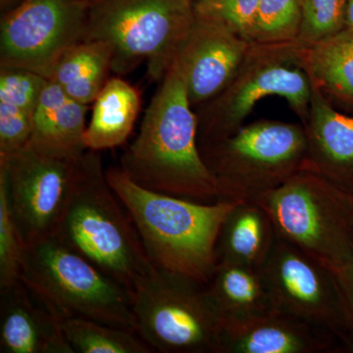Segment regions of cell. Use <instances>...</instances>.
I'll use <instances>...</instances> for the list:
<instances>
[{
  "mask_svg": "<svg viewBox=\"0 0 353 353\" xmlns=\"http://www.w3.org/2000/svg\"><path fill=\"white\" fill-rule=\"evenodd\" d=\"M112 71V51L108 44L83 41L62 55L50 80L74 101L94 103Z\"/></svg>",
  "mask_w": 353,
  "mask_h": 353,
  "instance_id": "44dd1931",
  "label": "cell"
},
{
  "mask_svg": "<svg viewBox=\"0 0 353 353\" xmlns=\"http://www.w3.org/2000/svg\"><path fill=\"white\" fill-rule=\"evenodd\" d=\"M205 288L223 321L243 319L275 308L262 269L217 261Z\"/></svg>",
  "mask_w": 353,
  "mask_h": 353,
  "instance_id": "d6986e66",
  "label": "cell"
},
{
  "mask_svg": "<svg viewBox=\"0 0 353 353\" xmlns=\"http://www.w3.org/2000/svg\"><path fill=\"white\" fill-rule=\"evenodd\" d=\"M20 278L59 321L83 318L136 332L132 290L54 236L26 246Z\"/></svg>",
  "mask_w": 353,
  "mask_h": 353,
  "instance_id": "5b68a950",
  "label": "cell"
},
{
  "mask_svg": "<svg viewBox=\"0 0 353 353\" xmlns=\"http://www.w3.org/2000/svg\"><path fill=\"white\" fill-rule=\"evenodd\" d=\"M260 0H196V18L210 21L253 43Z\"/></svg>",
  "mask_w": 353,
  "mask_h": 353,
  "instance_id": "d4e9b609",
  "label": "cell"
},
{
  "mask_svg": "<svg viewBox=\"0 0 353 353\" xmlns=\"http://www.w3.org/2000/svg\"><path fill=\"white\" fill-rule=\"evenodd\" d=\"M87 0H23L0 23V67L50 80L62 55L85 39Z\"/></svg>",
  "mask_w": 353,
  "mask_h": 353,
  "instance_id": "30bf717a",
  "label": "cell"
},
{
  "mask_svg": "<svg viewBox=\"0 0 353 353\" xmlns=\"http://www.w3.org/2000/svg\"><path fill=\"white\" fill-rule=\"evenodd\" d=\"M23 0H0V8L2 11H8L18 6Z\"/></svg>",
  "mask_w": 353,
  "mask_h": 353,
  "instance_id": "1f68e13d",
  "label": "cell"
},
{
  "mask_svg": "<svg viewBox=\"0 0 353 353\" xmlns=\"http://www.w3.org/2000/svg\"><path fill=\"white\" fill-rule=\"evenodd\" d=\"M278 240L273 223L250 199L239 202L228 215L218 238L217 261L262 269Z\"/></svg>",
  "mask_w": 353,
  "mask_h": 353,
  "instance_id": "ac0fdd59",
  "label": "cell"
},
{
  "mask_svg": "<svg viewBox=\"0 0 353 353\" xmlns=\"http://www.w3.org/2000/svg\"><path fill=\"white\" fill-rule=\"evenodd\" d=\"M88 109L48 80L32 115L30 145L60 157L80 158L88 150L83 143Z\"/></svg>",
  "mask_w": 353,
  "mask_h": 353,
  "instance_id": "e0dca14e",
  "label": "cell"
},
{
  "mask_svg": "<svg viewBox=\"0 0 353 353\" xmlns=\"http://www.w3.org/2000/svg\"><path fill=\"white\" fill-rule=\"evenodd\" d=\"M352 196L304 168L250 201L266 211L278 238L332 269L353 259Z\"/></svg>",
  "mask_w": 353,
  "mask_h": 353,
  "instance_id": "8992f818",
  "label": "cell"
},
{
  "mask_svg": "<svg viewBox=\"0 0 353 353\" xmlns=\"http://www.w3.org/2000/svg\"><path fill=\"white\" fill-rule=\"evenodd\" d=\"M330 270L334 274L338 283L345 310H347L350 331H352L353 330V259Z\"/></svg>",
  "mask_w": 353,
  "mask_h": 353,
  "instance_id": "f546056e",
  "label": "cell"
},
{
  "mask_svg": "<svg viewBox=\"0 0 353 353\" xmlns=\"http://www.w3.org/2000/svg\"><path fill=\"white\" fill-rule=\"evenodd\" d=\"M53 236L131 290L154 267L109 185L99 152L88 150L79 159L71 197Z\"/></svg>",
  "mask_w": 353,
  "mask_h": 353,
  "instance_id": "3957f363",
  "label": "cell"
},
{
  "mask_svg": "<svg viewBox=\"0 0 353 353\" xmlns=\"http://www.w3.org/2000/svg\"><path fill=\"white\" fill-rule=\"evenodd\" d=\"M32 115L17 105L0 101V155L8 154L30 143Z\"/></svg>",
  "mask_w": 353,
  "mask_h": 353,
  "instance_id": "f1b7e54d",
  "label": "cell"
},
{
  "mask_svg": "<svg viewBox=\"0 0 353 353\" xmlns=\"http://www.w3.org/2000/svg\"><path fill=\"white\" fill-rule=\"evenodd\" d=\"M192 106L176 59L146 109L138 136L121 157L120 169L153 192L199 202L236 199L199 152Z\"/></svg>",
  "mask_w": 353,
  "mask_h": 353,
  "instance_id": "6da1fadb",
  "label": "cell"
},
{
  "mask_svg": "<svg viewBox=\"0 0 353 353\" xmlns=\"http://www.w3.org/2000/svg\"><path fill=\"white\" fill-rule=\"evenodd\" d=\"M250 41L210 21L196 18L176 57L192 105L222 94L241 71Z\"/></svg>",
  "mask_w": 353,
  "mask_h": 353,
  "instance_id": "4fadbf2b",
  "label": "cell"
},
{
  "mask_svg": "<svg viewBox=\"0 0 353 353\" xmlns=\"http://www.w3.org/2000/svg\"><path fill=\"white\" fill-rule=\"evenodd\" d=\"M92 104V118L83 136L87 150L101 152L122 145L141 108L138 90L119 77L109 78Z\"/></svg>",
  "mask_w": 353,
  "mask_h": 353,
  "instance_id": "ffe728a7",
  "label": "cell"
},
{
  "mask_svg": "<svg viewBox=\"0 0 353 353\" xmlns=\"http://www.w3.org/2000/svg\"><path fill=\"white\" fill-rule=\"evenodd\" d=\"M303 50L299 58L308 76L331 94L353 101V29L345 28Z\"/></svg>",
  "mask_w": 353,
  "mask_h": 353,
  "instance_id": "7402d4cb",
  "label": "cell"
},
{
  "mask_svg": "<svg viewBox=\"0 0 353 353\" xmlns=\"http://www.w3.org/2000/svg\"><path fill=\"white\" fill-rule=\"evenodd\" d=\"M87 1H88V0H87Z\"/></svg>",
  "mask_w": 353,
  "mask_h": 353,
  "instance_id": "d590c367",
  "label": "cell"
},
{
  "mask_svg": "<svg viewBox=\"0 0 353 353\" xmlns=\"http://www.w3.org/2000/svg\"><path fill=\"white\" fill-rule=\"evenodd\" d=\"M80 158L60 157L30 143L0 155V181L25 246L54 234L68 205Z\"/></svg>",
  "mask_w": 353,
  "mask_h": 353,
  "instance_id": "9c48e42d",
  "label": "cell"
},
{
  "mask_svg": "<svg viewBox=\"0 0 353 353\" xmlns=\"http://www.w3.org/2000/svg\"><path fill=\"white\" fill-rule=\"evenodd\" d=\"M301 27V0H260L253 43L292 41Z\"/></svg>",
  "mask_w": 353,
  "mask_h": 353,
  "instance_id": "cb8c5ba5",
  "label": "cell"
},
{
  "mask_svg": "<svg viewBox=\"0 0 353 353\" xmlns=\"http://www.w3.org/2000/svg\"><path fill=\"white\" fill-rule=\"evenodd\" d=\"M307 154L301 128L264 121L215 141L204 160L232 199H252L307 168Z\"/></svg>",
  "mask_w": 353,
  "mask_h": 353,
  "instance_id": "ba28073f",
  "label": "cell"
},
{
  "mask_svg": "<svg viewBox=\"0 0 353 353\" xmlns=\"http://www.w3.org/2000/svg\"><path fill=\"white\" fill-rule=\"evenodd\" d=\"M352 228H353V196H352Z\"/></svg>",
  "mask_w": 353,
  "mask_h": 353,
  "instance_id": "836d02e7",
  "label": "cell"
},
{
  "mask_svg": "<svg viewBox=\"0 0 353 353\" xmlns=\"http://www.w3.org/2000/svg\"><path fill=\"white\" fill-rule=\"evenodd\" d=\"M106 176L152 263L205 285L217 264L223 224L243 199L199 202L169 196L141 187L120 168L109 169Z\"/></svg>",
  "mask_w": 353,
  "mask_h": 353,
  "instance_id": "7a4b0ae2",
  "label": "cell"
},
{
  "mask_svg": "<svg viewBox=\"0 0 353 353\" xmlns=\"http://www.w3.org/2000/svg\"><path fill=\"white\" fill-rule=\"evenodd\" d=\"M347 4V0H301V27L297 41L308 46L345 29Z\"/></svg>",
  "mask_w": 353,
  "mask_h": 353,
  "instance_id": "484cf974",
  "label": "cell"
},
{
  "mask_svg": "<svg viewBox=\"0 0 353 353\" xmlns=\"http://www.w3.org/2000/svg\"><path fill=\"white\" fill-rule=\"evenodd\" d=\"M74 353H150L153 350L136 332L94 320L68 318L60 321Z\"/></svg>",
  "mask_w": 353,
  "mask_h": 353,
  "instance_id": "603a6c76",
  "label": "cell"
},
{
  "mask_svg": "<svg viewBox=\"0 0 353 353\" xmlns=\"http://www.w3.org/2000/svg\"><path fill=\"white\" fill-rule=\"evenodd\" d=\"M192 2L196 1V0H192Z\"/></svg>",
  "mask_w": 353,
  "mask_h": 353,
  "instance_id": "e575fe53",
  "label": "cell"
},
{
  "mask_svg": "<svg viewBox=\"0 0 353 353\" xmlns=\"http://www.w3.org/2000/svg\"><path fill=\"white\" fill-rule=\"evenodd\" d=\"M310 106L307 168L353 194V117L334 110L316 90Z\"/></svg>",
  "mask_w": 353,
  "mask_h": 353,
  "instance_id": "2e32d148",
  "label": "cell"
},
{
  "mask_svg": "<svg viewBox=\"0 0 353 353\" xmlns=\"http://www.w3.org/2000/svg\"><path fill=\"white\" fill-rule=\"evenodd\" d=\"M192 0H88L83 41L112 51V72L127 75L145 62L153 81L162 80L196 24Z\"/></svg>",
  "mask_w": 353,
  "mask_h": 353,
  "instance_id": "277c9868",
  "label": "cell"
},
{
  "mask_svg": "<svg viewBox=\"0 0 353 353\" xmlns=\"http://www.w3.org/2000/svg\"><path fill=\"white\" fill-rule=\"evenodd\" d=\"M345 24H347V27L345 28L353 29V0H347Z\"/></svg>",
  "mask_w": 353,
  "mask_h": 353,
  "instance_id": "4dcf8cb0",
  "label": "cell"
},
{
  "mask_svg": "<svg viewBox=\"0 0 353 353\" xmlns=\"http://www.w3.org/2000/svg\"><path fill=\"white\" fill-rule=\"evenodd\" d=\"M0 352L74 353L59 319L21 279L0 290Z\"/></svg>",
  "mask_w": 353,
  "mask_h": 353,
  "instance_id": "9a60e30c",
  "label": "cell"
},
{
  "mask_svg": "<svg viewBox=\"0 0 353 353\" xmlns=\"http://www.w3.org/2000/svg\"><path fill=\"white\" fill-rule=\"evenodd\" d=\"M262 272L274 307L341 341L350 331L338 283L321 262L278 238Z\"/></svg>",
  "mask_w": 353,
  "mask_h": 353,
  "instance_id": "8fae6325",
  "label": "cell"
},
{
  "mask_svg": "<svg viewBox=\"0 0 353 353\" xmlns=\"http://www.w3.org/2000/svg\"><path fill=\"white\" fill-rule=\"evenodd\" d=\"M25 248L9 209L6 185L0 181V290L20 280Z\"/></svg>",
  "mask_w": 353,
  "mask_h": 353,
  "instance_id": "4316f807",
  "label": "cell"
},
{
  "mask_svg": "<svg viewBox=\"0 0 353 353\" xmlns=\"http://www.w3.org/2000/svg\"><path fill=\"white\" fill-rule=\"evenodd\" d=\"M341 341H343V343L347 345V347L350 348V350H352V352H353V330L348 332L347 336H345Z\"/></svg>",
  "mask_w": 353,
  "mask_h": 353,
  "instance_id": "d6a6232c",
  "label": "cell"
},
{
  "mask_svg": "<svg viewBox=\"0 0 353 353\" xmlns=\"http://www.w3.org/2000/svg\"><path fill=\"white\" fill-rule=\"evenodd\" d=\"M313 88L308 74L288 59L268 58L239 73L222 92L214 115L206 122L208 137L227 138L240 129L241 122L260 99L272 95L284 97L290 105L305 116Z\"/></svg>",
  "mask_w": 353,
  "mask_h": 353,
  "instance_id": "7c38bea8",
  "label": "cell"
},
{
  "mask_svg": "<svg viewBox=\"0 0 353 353\" xmlns=\"http://www.w3.org/2000/svg\"><path fill=\"white\" fill-rule=\"evenodd\" d=\"M48 82V79L28 70L0 67V101L34 115Z\"/></svg>",
  "mask_w": 353,
  "mask_h": 353,
  "instance_id": "83f0119b",
  "label": "cell"
},
{
  "mask_svg": "<svg viewBox=\"0 0 353 353\" xmlns=\"http://www.w3.org/2000/svg\"><path fill=\"white\" fill-rule=\"evenodd\" d=\"M137 334L163 353H219L223 318L205 285L153 267L132 290Z\"/></svg>",
  "mask_w": 353,
  "mask_h": 353,
  "instance_id": "52a82bcc",
  "label": "cell"
},
{
  "mask_svg": "<svg viewBox=\"0 0 353 353\" xmlns=\"http://www.w3.org/2000/svg\"><path fill=\"white\" fill-rule=\"evenodd\" d=\"M336 338L274 308L262 314L223 321L219 353H321Z\"/></svg>",
  "mask_w": 353,
  "mask_h": 353,
  "instance_id": "5bb4252c",
  "label": "cell"
}]
</instances>
